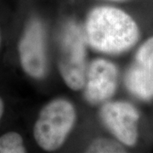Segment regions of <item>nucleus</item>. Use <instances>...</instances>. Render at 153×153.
I'll use <instances>...</instances> for the list:
<instances>
[{
	"mask_svg": "<svg viewBox=\"0 0 153 153\" xmlns=\"http://www.w3.org/2000/svg\"><path fill=\"white\" fill-rule=\"evenodd\" d=\"M127 88L134 96L148 100L153 98V37L138 49L125 76Z\"/></svg>",
	"mask_w": 153,
	"mask_h": 153,
	"instance_id": "423d86ee",
	"label": "nucleus"
},
{
	"mask_svg": "<svg viewBox=\"0 0 153 153\" xmlns=\"http://www.w3.org/2000/svg\"><path fill=\"white\" fill-rule=\"evenodd\" d=\"M113 1H123V0H113Z\"/></svg>",
	"mask_w": 153,
	"mask_h": 153,
	"instance_id": "9b49d317",
	"label": "nucleus"
},
{
	"mask_svg": "<svg viewBox=\"0 0 153 153\" xmlns=\"http://www.w3.org/2000/svg\"><path fill=\"white\" fill-rule=\"evenodd\" d=\"M76 110L65 99H55L42 108L33 135L38 145L47 152H54L64 144L76 122Z\"/></svg>",
	"mask_w": 153,
	"mask_h": 153,
	"instance_id": "f03ea898",
	"label": "nucleus"
},
{
	"mask_svg": "<svg viewBox=\"0 0 153 153\" xmlns=\"http://www.w3.org/2000/svg\"><path fill=\"white\" fill-rule=\"evenodd\" d=\"M4 104L3 100L0 98V121L2 119V117L4 115Z\"/></svg>",
	"mask_w": 153,
	"mask_h": 153,
	"instance_id": "9d476101",
	"label": "nucleus"
},
{
	"mask_svg": "<svg viewBox=\"0 0 153 153\" xmlns=\"http://www.w3.org/2000/svg\"><path fill=\"white\" fill-rule=\"evenodd\" d=\"M85 37L78 25L68 22L59 38L58 67L64 82L72 90H80L86 82Z\"/></svg>",
	"mask_w": 153,
	"mask_h": 153,
	"instance_id": "7ed1b4c3",
	"label": "nucleus"
},
{
	"mask_svg": "<svg viewBox=\"0 0 153 153\" xmlns=\"http://www.w3.org/2000/svg\"><path fill=\"white\" fill-rule=\"evenodd\" d=\"M100 118L119 142L128 146L136 144L140 115L134 105L125 101L105 103L100 110Z\"/></svg>",
	"mask_w": 153,
	"mask_h": 153,
	"instance_id": "39448f33",
	"label": "nucleus"
},
{
	"mask_svg": "<svg viewBox=\"0 0 153 153\" xmlns=\"http://www.w3.org/2000/svg\"><path fill=\"white\" fill-rule=\"evenodd\" d=\"M20 62L26 74L35 79L43 78L47 71V56L45 49V32L38 19L29 20L19 44Z\"/></svg>",
	"mask_w": 153,
	"mask_h": 153,
	"instance_id": "20e7f679",
	"label": "nucleus"
},
{
	"mask_svg": "<svg viewBox=\"0 0 153 153\" xmlns=\"http://www.w3.org/2000/svg\"><path fill=\"white\" fill-rule=\"evenodd\" d=\"M117 69L112 62L96 59L87 69L84 96L88 102L99 104L111 98L116 91Z\"/></svg>",
	"mask_w": 153,
	"mask_h": 153,
	"instance_id": "0eeeda50",
	"label": "nucleus"
},
{
	"mask_svg": "<svg viewBox=\"0 0 153 153\" xmlns=\"http://www.w3.org/2000/svg\"><path fill=\"white\" fill-rule=\"evenodd\" d=\"M27 149L23 139L16 132H8L0 137V153H24Z\"/></svg>",
	"mask_w": 153,
	"mask_h": 153,
	"instance_id": "6e6552de",
	"label": "nucleus"
},
{
	"mask_svg": "<svg viewBox=\"0 0 153 153\" xmlns=\"http://www.w3.org/2000/svg\"><path fill=\"white\" fill-rule=\"evenodd\" d=\"M88 152H125L119 143L109 139L99 138L94 140L87 149Z\"/></svg>",
	"mask_w": 153,
	"mask_h": 153,
	"instance_id": "1a4fd4ad",
	"label": "nucleus"
},
{
	"mask_svg": "<svg viewBox=\"0 0 153 153\" xmlns=\"http://www.w3.org/2000/svg\"><path fill=\"white\" fill-rule=\"evenodd\" d=\"M84 34L94 49L117 55L136 44L140 32L136 22L126 12L114 7L102 6L88 14Z\"/></svg>",
	"mask_w": 153,
	"mask_h": 153,
	"instance_id": "f257e3e1",
	"label": "nucleus"
}]
</instances>
